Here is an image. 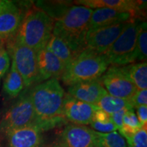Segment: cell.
<instances>
[{
    "instance_id": "cell-1",
    "label": "cell",
    "mask_w": 147,
    "mask_h": 147,
    "mask_svg": "<svg viewBox=\"0 0 147 147\" xmlns=\"http://www.w3.org/2000/svg\"><path fill=\"white\" fill-rule=\"evenodd\" d=\"M29 93L36 113V125L42 131L66 122L63 113L65 93L57 79L38 84Z\"/></svg>"
},
{
    "instance_id": "cell-2",
    "label": "cell",
    "mask_w": 147,
    "mask_h": 147,
    "mask_svg": "<svg viewBox=\"0 0 147 147\" xmlns=\"http://www.w3.org/2000/svg\"><path fill=\"white\" fill-rule=\"evenodd\" d=\"M93 11L80 5L65 7L55 19L53 34L63 39L79 55L86 49L85 38Z\"/></svg>"
},
{
    "instance_id": "cell-3",
    "label": "cell",
    "mask_w": 147,
    "mask_h": 147,
    "mask_svg": "<svg viewBox=\"0 0 147 147\" xmlns=\"http://www.w3.org/2000/svg\"><path fill=\"white\" fill-rule=\"evenodd\" d=\"M55 21L40 8H32L23 16L14 38L37 53L47 47Z\"/></svg>"
},
{
    "instance_id": "cell-4",
    "label": "cell",
    "mask_w": 147,
    "mask_h": 147,
    "mask_svg": "<svg viewBox=\"0 0 147 147\" xmlns=\"http://www.w3.org/2000/svg\"><path fill=\"white\" fill-rule=\"evenodd\" d=\"M109 67L104 55L85 49L67 67L61 77L65 85L99 79Z\"/></svg>"
},
{
    "instance_id": "cell-5",
    "label": "cell",
    "mask_w": 147,
    "mask_h": 147,
    "mask_svg": "<svg viewBox=\"0 0 147 147\" xmlns=\"http://www.w3.org/2000/svg\"><path fill=\"white\" fill-rule=\"evenodd\" d=\"M139 20H131L113 45L104 53L108 65L123 66L137 61L136 41L140 23Z\"/></svg>"
},
{
    "instance_id": "cell-6",
    "label": "cell",
    "mask_w": 147,
    "mask_h": 147,
    "mask_svg": "<svg viewBox=\"0 0 147 147\" xmlns=\"http://www.w3.org/2000/svg\"><path fill=\"white\" fill-rule=\"evenodd\" d=\"M8 54L23 78L25 87L39 82L37 53L13 38L8 44Z\"/></svg>"
},
{
    "instance_id": "cell-7",
    "label": "cell",
    "mask_w": 147,
    "mask_h": 147,
    "mask_svg": "<svg viewBox=\"0 0 147 147\" xmlns=\"http://www.w3.org/2000/svg\"><path fill=\"white\" fill-rule=\"evenodd\" d=\"M36 113L29 93H23L0 120V131L6 135L14 129L36 125Z\"/></svg>"
},
{
    "instance_id": "cell-8",
    "label": "cell",
    "mask_w": 147,
    "mask_h": 147,
    "mask_svg": "<svg viewBox=\"0 0 147 147\" xmlns=\"http://www.w3.org/2000/svg\"><path fill=\"white\" fill-rule=\"evenodd\" d=\"M127 23H117L88 31L85 38L86 49L104 55L120 36Z\"/></svg>"
},
{
    "instance_id": "cell-9",
    "label": "cell",
    "mask_w": 147,
    "mask_h": 147,
    "mask_svg": "<svg viewBox=\"0 0 147 147\" xmlns=\"http://www.w3.org/2000/svg\"><path fill=\"white\" fill-rule=\"evenodd\" d=\"M99 80L108 94L116 97L129 100L138 90L116 66L108 67Z\"/></svg>"
},
{
    "instance_id": "cell-10",
    "label": "cell",
    "mask_w": 147,
    "mask_h": 147,
    "mask_svg": "<svg viewBox=\"0 0 147 147\" xmlns=\"http://www.w3.org/2000/svg\"><path fill=\"white\" fill-rule=\"evenodd\" d=\"M95 105L88 104L74 98L68 93H65L63 104V113L66 121L75 125H86L91 123L95 110Z\"/></svg>"
},
{
    "instance_id": "cell-11",
    "label": "cell",
    "mask_w": 147,
    "mask_h": 147,
    "mask_svg": "<svg viewBox=\"0 0 147 147\" xmlns=\"http://www.w3.org/2000/svg\"><path fill=\"white\" fill-rule=\"evenodd\" d=\"M57 145L60 147H95L94 130L85 125H67Z\"/></svg>"
},
{
    "instance_id": "cell-12",
    "label": "cell",
    "mask_w": 147,
    "mask_h": 147,
    "mask_svg": "<svg viewBox=\"0 0 147 147\" xmlns=\"http://www.w3.org/2000/svg\"><path fill=\"white\" fill-rule=\"evenodd\" d=\"M39 82H45L52 78H61L65 69V66L47 48L37 52Z\"/></svg>"
},
{
    "instance_id": "cell-13",
    "label": "cell",
    "mask_w": 147,
    "mask_h": 147,
    "mask_svg": "<svg viewBox=\"0 0 147 147\" xmlns=\"http://www.w3.org/2000/svg\"><path fill=\"white\" fill-rule=\"evenodd\" d=\"M23 18L21 8L14 1H10L0 13V42L10 40L15 37Z\"/></svg>"
},
{
    "instance_id": "cell-14",
    "label": "cell",
    "mask_w": 147,
    "mask_h": 147,
    "mask_svg": "<svg viewBox=\"0 0 147 147\" xmlns=\"http://www.w3.org/2000/svg\"><path fill=\"white\" fill-rule=\"evenodd\" d=\"M67 91V93L74 98L93 105H96L99 100L108 93L99 79L73 84L69 86Z\"/></svg>"
},
{
    "instance_id": "cell-15",
    "label": "cell",
    "mask_w": 147,
    "mask_h": 147,
    "mask_svg": "<svg viewBox=\"0 0 147 147\" xmlns=\"http://www.w3.org/2000/svg\"><path fill=\"white\" fill-rule=\"evenodd\" d=\"M42 130L36 125L14 129L5 135L8 147H41Z\"/></svg>"
},
{
    "instance_id": "cell-16",
    "label": "cell",
    "mask_w": 147,
    "mask_h": 147,
    "mask_svg": "<svg viewBox=\"0 0 147 147\" xmlns=\"http://www.w3.org/2000/svg\"><path fill=\"white\" fill-rule=\"evenodd\" d=\"M130 13L110 8L93 9L89 21V30L131 21Z\"/></svg>"
},
{
    "instance_id": "cell-17",
    "label": "cell",
    "mask_w": 147,
    "mask_h": 147,
    "mask_svg": "<svg viewBox=\"0 0 147 147\" xmlns=\"http://www.w3.org/2000/svg\"><path fill=\"white\" fill-rule=\"evenodd\" d=\"M76 4L93 9L110 8L129 12L133 15L140 8V1L132 0H78Z\"/></svg>"
},
{
    "instance_id": "cell-18",
    "label": "cell",
    "mask_w": 147,
    "mask_h": 147,
    "mask_svg": "<svg viewBox=\"0 0 147 147\" xmlns=\"http://www.w3.org/2000/svg\"><path fill=\"white\" fill-rule=\"evenodd\" d=\"M117 68L138 90L147 89V63L146 61L119 66Z\"/></svg>"
},
{
    "instance_id": "cell-19",
    "label": "cell",
    "mask_w": 147,
    "mask_h": 147,
    "mask_svg": "<svg viewBox=\"0 0 147 147\" xmlns=\"http://www.w3.org/2000/svg\"><path fill=\"white\" fill-rule=\"evenodd\" d=\"M46 48L55 55L64 64L65 67L78 55L71 49L67 42L53 34Z\"/></svg>"
},
{
    "instance_id": "cell-20",
    "label": "cell",
    "mask_w": 147,
    "mask_h": 147,
    "mask_svg": "<svg viewBox=\"0 0 147 147\" xmlns=\"http://www.w3.org/2000/svg\"><path fill=\"white\" fill-rule=\"evenodd\" d=\"M24 87L25 84L23 78L16 70L14 63L12 62L8 72L3 80V91L9 97L14 98L20 95Z\"/></svg>"
},
{
    "instance_id": "cell-21",
    "label": "cell",
    "mask_w": 147,
    "mask_h": 147,
    "mask_svg": "<svg viewBox=\"0 0 147 147\" xmlns=\"http://www.w3.org/2000/svg\"><path fill=\"white\" fill-rule=\"evenodd\" d=\"M95 106L109 115L120 111L124 108H133L128 100L112 96L108 93L103 96Z\"/></svg>"
},
{
    "instance_id": "cell-22",
    "label": "cell",
    "mask_w": 147,
    "mask_h": 147,
    "mask_svg": "<svg viewBox=\"0 0 147 147\" xmlns=\"http://www.w3.org/2000/svg\"><path fill=\"white\" fill-rule=\"evenodd\" d=\"M95 147H127L125 139L119 132L100 133L94 131Z\"/></svg>"
},
{
    "instance_id": "cell-23",
    "label": "cell",
    "mask_w": 147,
    "mask_h": 147,
    "mask_svg": "<svg viewBox=\"0 0 147 147\" xmlns=\"http://www.w3.org/2000/svg\"><path fill=\"white\" fill-rule=\"evenodd\" d=\"M141 127H142L140 123L134 108H131L126 112L123 117V126L121 129L119 130V133L125 138L136 133Z\"/></svg>"
},
{
    "instance_id": "cell-24",
    "label": "cell",
    "mask_w": 147,
    "mask_h": 147,
    "mask_svg": "<svg viewBox=\"0 0 147 147\" xmlns=\"http://www.w3.org/2000/svg\"><path fill=\"white\" fill-rule=\"evenodd\" d=\"M137 61H144L147 57L146 22H140L136 41Z\"/></svg>"
},
{
    "instance_id": "cell-25",
    "label": "cell",
    "mask_w": 147,
    "mask_h": 147,
    "mask_svg": "<svg viewBox=\"0 0 147 147\" xmlns=\"http://www.w3.org/2000/svg\"><path fill=\"white\" fill-rule=\"evenodd\" d=\"M127 147H147V127H141L133 135L127 137Z\"/></svg>"
},
{
    "instance_id": "cell-26",
    "label": "cell",
    "mask_w": 147,
    "mask_h": 147,
    "mask_svg": "<svg viewBox=\"0 0 147 147\" xmlns=\"http://www.w3.org/2000/svg\"><path fill=\"white\" fill-rule=\"evenodd\" d=\"M10 56L3 42H0V82L10 68Z\"/></svg>"
},
{
    "instance_id": "cell-27",
    "label": "cell",
    "mask_w": 147,
    "mask_h": 147,
    "mask_svg": "<svg viewBox=\"0 0 147 147\" xmlns=\"http://www.w3.org/2000/svg\"><path fill=\"white\" fill-rule=\"evenodd\" d=\"M132 107L137 108L140 106L147 105V89L137 90L129 100Z\"/></svg>"
},
{
    "instance_id": "cell-28",
    "label": "cell",
    "mask_w": 147,
    "mask_h": 147,
    "mask_svg": "<svg viewBox=\"0 0 147 147\" xmlns=\"http://www.w3.org/2000/svg\"><path fill=\"white\" fill-rule=\"evenodd\" d=\"M90 125H91V127L95 130V131L100 133H110L117 130V127L112 120L107 123H99L95 121H92Z\"/></svg>"
},
{
    "instance_id": "cell-29",
    "label": "cell",
    "mask_w": 147,
    "mask_h": 147,
    "mask_svg": "<svg viewBox=\"0 0 147 147\" xmlns=\"http://www.w3.org/2000/svg\"><path fill=\"white\" fill-rule=\"evenodd\" d=\"M129 109L131 108H124V109L120 110V111L117 112L113 114H111L110 115V118L111 120L115 125L116 127H117V129L120 130L123 126V117L125 115L126 112Z\"/></svg>"
},
{
    "instance_id": "cell-30",
    "label": "cell",
    "mask_w": 147,
    "mask_h": 147,
    "mask_svg": "<svg viewBox=\"0 0 147 147\" xmlns=\"http://www.w3.org/2000/svg\"><path fill=\"white\" fill-rule=\"evenodd\" d=\"M136 108L137 118L141 126L147 125V106H140Z\"/></svg>"
},
{
    "instance_id": "cell-31",
    "label": "cell",
    "mask_w": 147,
    "mask_h": 147,
    "mask_svg": "<svg viewBox=\"0 0 147 147\" xmlns=\"http://www.w3.org/2000/svg\"><path fill=\"white\" fill-rule=\"evenodd\" d=\"M92 121H95L99 123H107L111 121V118L109 114L98 108L95 110Z\"/></svg>"
},
{
    "instance_id": "cell-32",
    "label": "cell",
    "mask_w": 147,
    "mask_h": 147,
    "mask_svg": "<svg viewBox=\"0 0 147 147\" xmlns=\"http://www.w3.org/2000/svg\"><path fill=\"white\" fill-rule=\"evenodd\" d=\"M9 2L10 1H8V0H0V13L7 6Z\"/></svg>"
},
{
    "instance_id": "cell-33",
    "label": "cell",
    "mask_w": 147,
    "mask_h": 147,
    "mask_svg": "<svg viewBox=\"0 0 147 147\" xmlns=\"http://www.w3.org/2000/svg\"><path fill=\"white\" fill-rule=\"evenodd\" d=\"M55 147H60L59 146H58V145H56V146H55Z\"/></svg>"
},
{
    "instance_id": "cell-34",
    "label": "cell",
    "mask_w": 147,
    "mask_h": 147,
    "mask_svg": "<svg viewBox=\"0 0 147 147\" xmlns=\"http://www.w3.org/2000/svg\"><path fill=\"white\" fill-rule=\"evenodd\" d=\"M0 120H1V115H0Z\"/></svg>"
}]
</instances>
